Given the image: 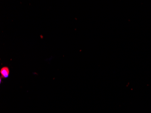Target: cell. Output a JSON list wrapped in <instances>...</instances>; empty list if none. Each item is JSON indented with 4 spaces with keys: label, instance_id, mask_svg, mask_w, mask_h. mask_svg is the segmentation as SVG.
<instances>
[{
    "label": "cell",
    "instance_id": "obj_1",
    "mask_svg": "<svg viewBox=\"0 0 151 113\" xmlns=\"http://www.w3.org/2000/svg\"><path fill=\"white\" fill-rule=\"evenodd\" d=\"M0 73L1 74V77L4 78H6L9 76L10 74V70L9 68L7 67H4L1 70Z\"/></svg>",
    "mask_w": 151,
    "mask_h": 113
}]
</instances>
